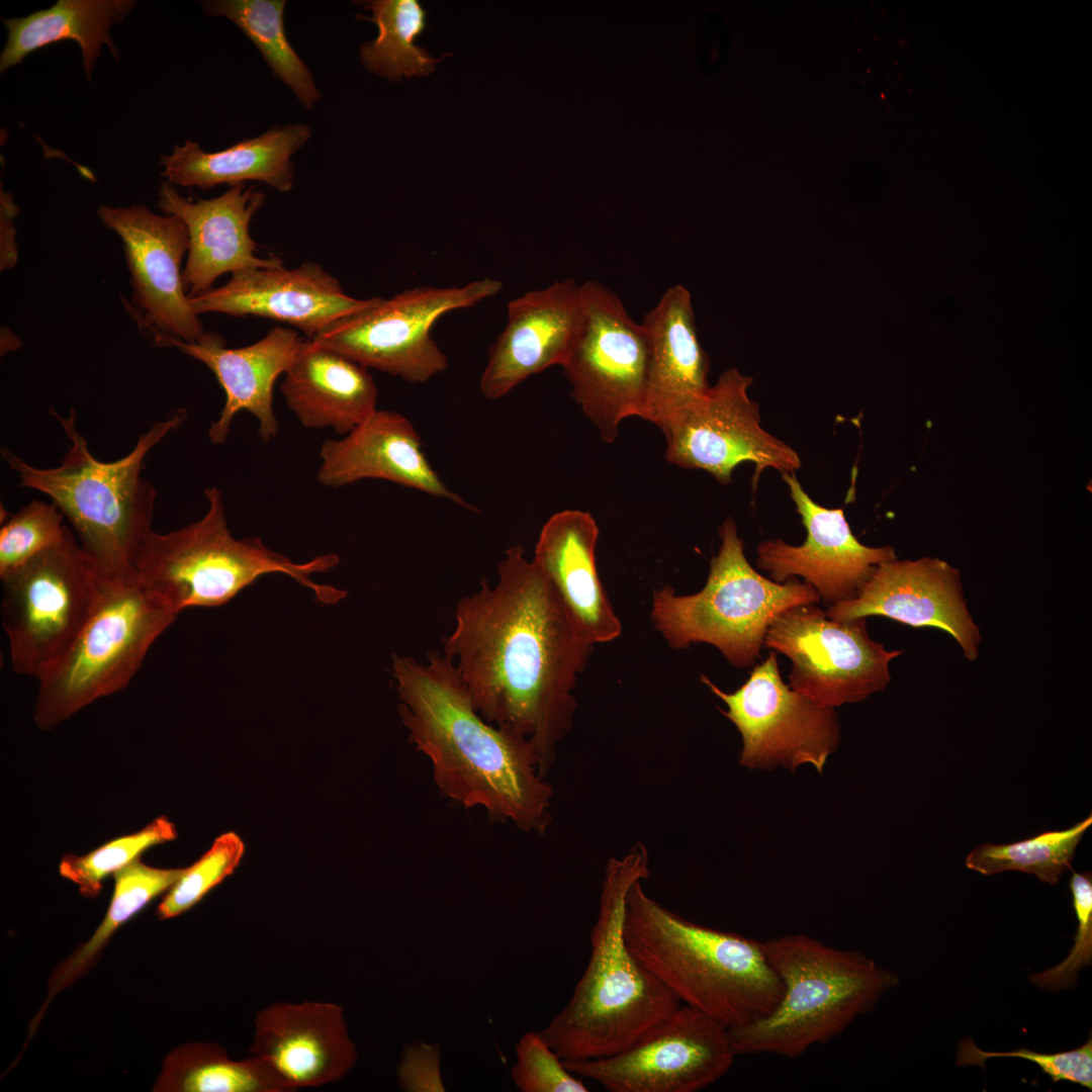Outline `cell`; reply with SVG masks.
Wrapping results in <instances>:
<instances>
[{"instance_id": "6da1fadb", "label": "cell", "mask_w": 1092, "mask_h": 1092, "mask_svg": "<svg viewBox=\"0 0 1092 1092\" xmlns=\"http://www.w3.org/2000/svg\"><path fill=\"white\" fill-rule=\"evenodd\" d=\"M443 653L489 723L532 743L542 777L572 725L577 677L594 645L520 545L505 551L497 580L462 597Z\"/></svg>"}, {"instance_id": "7a4b0ae2", "label": "cell", "mask_w": 1092, "mask_h": 1092, "mask_svg": "<svg viewBox=\"0 0 1092 1092\" xmlns=\"http://www.w3.org/2000/svg\"><path fill=\"white\" fill-rule=\"evenodd\" d=\"M398 714L431 764L440 794L492 822L542 835L552 822V789L525 736L487 722L452 660L431 651L426 662L392 655Z\"/></svg>"}, {"instance_id": "3957f363", "label": "cell", "mask_w": 1092, "mask_h": 1092, "mask_svg": "<svg viewBox=\"0 0 1092 1092\" xmlns=\"http://www.w3.org/2000/svg\"><path fill=\"white\" fill-rule=\"evenodd\" d=\"M648 853L635 845L606 867L592 951L568 1003L540 1031L563 1061L614 1055L681 1003L631 952L624 936L626 897L649 876Z\"/></svg>"}, {"instance_id": "277c9868", "label": "cell", "mask_w": 1092, "mask_h": 1092, "mask_svg": "<svg viewBox=\"0 0 1092 1092\" xmlns=\"http://www.w3.org/2000/svg\"><path fill=\"white\" fill-rule=\"evenodd\" d=\"M69 440L59 466L39 468L3 446L1 455L17 473L19 485L47 494L71 523L82 547L107 582L138 579L136 561L151 534L157 491L144 478L150 451L187 420L178 408L140 435L134 447L114 461L97 459L77 428L76 412L68 417L51 410Z\"/></svg>"}, {"instance_id": "5b68a950", "label": "cell", "mask_w": 1092, "mask_h": 1092, "mask_svg": "<svg viewBox=\"0 0 1092 1092\" xmlns=\"http://www.w3.org/2000/svg\"><path fill=\"white\" fill-rule=\"evenodd\" d=\"M624 936L634 957L681 1004L727 1029L768 1015L784 994L757 941L700 925L649 897L642 881L628 891Z\"/></svg>"}, {"instance_id": "8992f818", "label": "cell", "mask_w": 1092, "mask_h": 1092, "mask_svg": "<svg viewBox=\"0 0 1092 1092\" xmlns=\"http://www.w3.org/2000/svg\"><path fill=\"white\" fill-rule=\"evenodd\" d=\"M761 947L784 994L768 1015L727 1029L736 1056L799 1058L841 1034L899 984L896 974L862 952L805 933L761 941Z\"/></svg>"}, {"instance_id": "52a82bcc", "label": "cell", "mask_w": 1092, "mask_h": 1092, "mask_svg": "<svg viewBox=\"0 0 1092 1092\" xmlns=\"http://www.w3.org/2000/svg\"><path fill=\"white\" fill-rule=\"evenodd\" d=\"M204 495L207 510L200 520L164 534L152 531L136 561L139 581L177 616L188 608L224 605L272 573L290 576L325 605L347 597L344 589L311 579L312 574L336 567L338 555L297 563L268 548L259 537L237 539L228 527L222 491L212 486Z\"/></svg>"}, {"instance_id": "ba28073f", "label": "cell", "mask_w": 1092, "mask_h": 1092, "mask_svg": "<svg viewBox=\"0 0 1092 1092\" xmlns=\"http://www.w3.org/2000/svg\"><path fill=\"white\" fill-rule=\"evenodd\" d=\"M719 535L721 546L705 586L689 596H677L668 585L654 590L651 619L671 648L708 643L732 665L749 667L760 657L770 623L790 608L819 603L820 597L805 581L779 583L755 571L732 518Z\"/></svg>"}, {"instance_id": "9c48e42d", "label": "cell", "mask_w": 1092, "mask_h": 1092, "mask_svg": "<svg viewBox=\"0 0 1092 1092\" xmlns=\"http://www.w3.org/2000/svg\"><path fill=\"white\" fill-rule=\"evenodd\" d=\"M177 615L139 579L106 581L104 594L65 654L39 680L34 721L55 728L99 698L124 689Z\"/></svg>"}, {"instance_id": "30bf717a", "label": "cell", "mask_w": 1092, "mask_h": 1092, "mask_svg": "<svg viewBox=\"0 0 1092 1092\" xmlns=\"http://www.w3.org/2000/svg\"><path fill=\"white\" fill-rule=\"evenodd\" d=\"M1 581V622L11 666L39 681L88 622L106 580L68 527L61 542Z\"/></svg>"}, {"instance_id": "8fae6325", "label": "cell", "mask_w": 1092, "mask_h": 1092, "mask_svg": "<svg viewBox=\"0 0 1092 1092\" xmlns=\"http://www.w3.org/2000/svg\"><path fill=\"white\" fill-rule=\"evenodd\" d=\"M502 288L499 280L482 278L463 286H419L389 298L374 297L370 305L310 341L366 368L425 383L448 367L446 354L431 335L434 324L448 312L475 306Z\"/></svg>"}, {"instance_id": "7c38bea8", "label": "cell", "mask_w": 1092, "mask_h": 1092, "mask_svg": "<svg viewBox=\"0 0 1092 1092\" xmlns=\"http://www.w3.org/2000/svg\"><path fill=\"white\" fill-rule=\"evenodd\" d=\"M581 292L580 325L562 368L571 396L600 437L613 443L624 419L644 417L649 341L642 324L608 287L589 280Z\"/></svg>"}, {"instance_id": "4fadbf2b", "label": "cell", "mask_w": 1092, "mask_h": 1092, "mask_svg": "<svg viewBox=\"0 0 1092 1092\" xmlns=\"http://www.w3.org/2000/svg\"><path fill=\"white\" fill-rule=\"evenodd\" d=\"M763 645L790 658L792 690L831 709L883 691L891 680V660L902 653L874 641L866 618L834 621L814 604L781 613Z\"/></svg>"}, {"instance_id": "5bb4252c", "label": "cell", "mask_w": 1092, "mask_h": 1092, "mask_svg": "<svg viewBox=\"0 0 1092 1092\" xmlns=\"http://www.w3.org/2000/svg\"><path fill=\"white\" fill-rule=\"evenodd\" d=\"M701 680L727 706L722 713L742 737L739 763L749 769L791 771L803 764L822 772L840 742L834 709L821 707L787 686L777 652L756 665L735 692L725 693L706 675Z\"/></svg>"}, {"instance_id": "9a60e30c", "label": "cell", "mask_w": 1092, "mask_h": 1092, "mask_svg": "<svg viewBox=\"0 0 1092 1092\" xmlns=\"http://www.w3.org/2000/svg\"><path fill=\"white\" fill-rule=\"evenodd\" d=\"M735 1057L725 1026L680 1004L624 1050L563 1063L610 1092H697L727 1074Z\"/></svg>"}, {"instance_id": "2e32d148", "label": "cell", "mask_w": 1092, "mask_h": 1092, "mask_svg": "<svg viewBox=\"0 0 1092 1092\" xmlns=\"http://www.w3.org/2000/svg\"><path fill=\"white\" fill-rule=\"evenodd\" d=\"M753 379L729 368L708 392L660 430L666 458L679 467L709 472L723 484L743 462L753 463V486L766 468L794 473L798 453L760 425L758 404L748 395Z\"/></svg>"}, {"instance_id": "e0dca14e", "label": "cell", "mask_w": 1092, "mask_h": 1092, "mask_svg": "<svg viewBox=\"0 0 1092 1092\" xmlns=\"http://www.w3.org/2000/svg\"><path fill=\"white\" fill-rule=\"evenodd\" d=\"M98 216L122 240L138 322L154 338L198 341L205 332L182 279L181 262L189 245L183 221L155 214L144 205H102Z\"/></svg>"}, {"instance_id": "ac0fdd59", "label": "cell", "mask_w": 1092, "mask_h": 1092, "mask_svg": "<svg viewBox=\"0 0 1092 1092\" xmlns=\"http://www.w3.org/2000/svg\"><path fill=\"white\" fill-rule=\"evenodd\" d=\"M783 478L807 530V539L801 546L781 539L758 545L757 565L768 571L774 581L782 583L792 576H802L820 600L831 606L853 599L878 565L897 559L890 546L861 544L851 532L844 511L816 504L794 473H784Z\"/></svg>"}, {"instance_id": "d6986e66", "label": "cell", "mask_w": 1092, "mask_h": 1092, "mask_svg": "<svg viewBox=\"0 0 1092 1092\" xmlns=\"http://www.w3.org/2000/svg\"><path fill=\"white\" fill-rule=\"evenodd\" d=\"M826 616L840 622L882 616L911 627H936L956 639L967 659L979 655L980 629L968 611L960 572L937 558L878 565L853 599L831 605Z\"/></svg>"}, {"instance_id": "ffe728a7", "label": "cell", "mask_w": 1092, "mask_h": 1092, "mask_svg": "<svg viewBox=\"0 0 1092 1092\" xmlns=\"http://www.w3.org/2000/svg\"><path fill=\"white\" fill-rule=\"evenodd\" d=\"M373 299L345 293L337 278L321 265L306 262L293 269L279 266L238 271L225 284L190 297V303L198 315L219 312L266 317L288 324L311 340Z\"/></svg>"}, {"instance_id": "44dd1931", "label": "cell", "mask_w": 1092, "mask_h": 1092, "mask_svg": "<svg viewBox=\"0 0 1092 1092\" xmlns=\"http://www.w3.org/2000/svg\"><path fill=\"white\" fill-rule=\"evenodd\" d=\"M582 313L581 284L573 279L528 291L507 304V324L488 350L479 388L498 399L520 383L567 360Z\"/></svg>"}, {"instance_id": "7402d4cb", "label": "cell", "mask_w": 1092, "mask_h": 1092, "mask_svg": "<svg viewBox=\"0 0 1092 1092\" xmlns=\"http://www.w3.org/2000/svg\"><path fill=\"white\" fill-rule=\"evenodd\" d=\"M264 202L265 194L246 184L230 186L217 197L197 201L183 197L168 182L161 184L159 208L180 218L188 232L182 279L189 297L210 290L222 274L282 266L277 257H259L250 235L251 219Z\"/></svg>"}, {"instance_id": "603a6c76", "label": "cell", "mask_w": 1092, "mask_h": 1092, "mask_svg": "<svg viewBox=\"0 0 1092 1092\" xmlns=\"http://www.w3.org/2000/svg\"><path fill=\"white\" fill-rule=\"evenodd\" d=\"M302 340L293 329L276 327L261 340L241 348H228L214 332L204 333L196 342L157 337L159 346L175 347L202 362L215 375L225 394L219 417L210 424L208 438L213 445L225 443L235 416L247 411L259 422L258 435L268 443L278 435L273 407L276 380L290 368Z\"/></svg>"}, {"instance_id": "cb8c5ba5", "label": "cell", "mask_w": 1092, "mask_h": 1092, "mask_svg": "<svg viewBox=\"0 0 1092 1092\" xmlns=\"http://www.w3.org/2000/svg\"><path fill=\"white\" fill-rule=\"evenodd\" d=\"M250 1054L265 1061L292 1091L340 1080L358 1058L343 1008L328 1002L274 1003L262 1009Z\"/></svg>"}, {"instance_id": "d4e9b609", "label": "cell", "mask_w": 1092, "mask_h": 1092, "mask_svg": "<svg viewBox=\"0 0 1092 1092\" xmlns=\"http://www.w3.org/2000/svg\"><path fill=\"white\" fill-rule=\"evenodd\" d=\"M316 478L341 487L363 479H382L469 508L431 465L421 436L401 414L377 410L338 440L321 446Z\"/></svg>"}, {"instance_id": "484cf974", "label": "cell", "mask_w": 1092, "mask_h": 1092, "mask_svg": "<svg viewBox=\"0 0 1092 1092\" xmlns=\"http://www.w3.org/2000/svg\"><path fill=\"white\" fill-rule=\"evenodd\" d=\"M599 527L580 510H563L542 527L533 561L544 572L572 622L590 644L622 632L596 566Z\"/></svg>"}, {"instance_id": "4316f807", "label": "cell", "mask_w": 1092, "mask_h": 1092, "mask_svg": "<svg viewBox=\"0 0 1092 1092\" xmlns=\"http://www.w3.org/2000/svg\"><path fill=\"white\" fill-rule=\"evenodd\" d=\"M650 347L644 420L662 428L709 390L710 359L698 338L692 296L669 287L643 321Z\"/></svg>"}, {"instance_id": "83f0119b", "label": "cell", "mask_w": 1092, "mask_h": 1092, "mask_svg": "<svg viewBox=\"0 0 1092 1092\" xmlns=\"http://www.w3.org/2000/svg\"><path fill=\"white\" fill-rule=\"evenodd\" d=\"M281 391L306 429L347 435L377 411L378 390L367 368L310 340L302 342Z\"/></svg>"}, {"instance_id": "f1b7e54d", "label": "cell", "mask_w": 1092, "mask_h": 1092, "mask_svg": "<svg viewBox=\"0 0 1092 1092\" xmlns=\"http://www.w3.org/2000/svg\"><path fill=\"white\" fill-rule=\"evenodd\" d=\"M311 136L308 124L275 126L218 152H205L191 141L175 146L162 156V176L170 184L209 189L219 184L235 186L248 181L263 182L280 191L293 187L291 157Z\"/></svg>"}, {"instance_id": "f546056e", "label": "cell", "mask_w": 1092, "mask_h": 1092, "mask_svg": "<svg viewBox=\"0 0 1092 1092\" xmlns=\"http://www.w3.org/2000/svg\"><path fill=\"white\" fill-rule=\"evenodd\" d=\"M134 5L132 0H58L50 8L26 17L3 19L8 36L0 56V72L20 64L42 47L71 39L80 46L84 71L90 80L103 44L119 60L110 27L123 20Z\"/></svg>"}, {"instance_id": "4dcf8cb0", "label": "cell", "mask_w": 1092, "mask_h": 1092, "mask_svg": "<svg viewBox=\"0 0 1092 1092\" xmlns=\"http://www.w3.org/2000/svg\"><path fill=\"white\" fill-rule=\"evenodd\" d=\"M153 1091L287 1092L285 1081L262 1059H230L214 1043L194 1042L173 1050L165 1059Z\"/></svg>"}, {"instance_id": "1f68e13d", "label": "cell", "mask_w": 1092, "mask_h": 1092, "mask_svg": "<svg viewBox=\"0 0 1092 1092\" xmlns=\"http://www.w3.org/2000/svg\"><path fill=\"white\" fill-rule=\"evenodd\" d=\"M184 869H159L146 864L141 857L113 874L114 891L107 913L92 937L82 944L52 974L47 1000L32 1020L30 1034L37 1027L51 1000L88 972L99 958L115 930L142 910L158 895L168 891Z\"/></svg>"}, {"instance_id": "d6a6232c", "label": "cell", "mask_w": 1092, "mask_h": 1092, "mask_svg": "<svg viewBox=\"0 0 1092 1092\" xmlns=\"http://www.w3.org/2000/svg\"><path fill=\"white\" fill-rule=\"evenodd\" d=\"M285 0L204 1L208 16H223L235 23L259 51L273 75L293 92L300 104L312 109L322 99L314 77L291 47L284 28Z\"/></svg>"}, {"instance_id": "836d02e7", "label": "cell", "mask_w": 1092, "mask_h": 1092, "mask_svg": "<svg viewBox=\"0 0 1092 1092\" xmlns=\"http://www.w3.org/2000/svg\"><path fill=\"white\" fill-rule=\"evenodd\" d=\"M371 17L358 15L378 27L377 37L360 47L364 68L380 77L398 81L402 77L432 73L439 59L432 58L415 42L427 28V11L418 0H373L364 2Z\"/></svg>"}, {"instance_id": "e575fe53", "label": "cell", "mask_w": 1092, "mask_h": 1092, "mask_svg": "<svg viewBox=\"0 0 1092 1092\" xmlns=\"http://www.w3.org/2000/svg\"><path fill=\"white\" fill-rule=\"evenodd\" d=\"M1091 824L1089 815L1065 830L1045 831L1008 844L983 843L967 855L965 864L985 876L1017 871L1057 885L1062 875L1072 870L1076 848Z\"/></svg>"}, {"instance_id": "d590c367", "label": "cell", "mask_w": 1092, "mask_h": 1092, "mask_svg": "<svg viewBox=\"0 0 1092 1092\" xmlns=\"http://www.w3.org/2000/svg\"><path fill=\"white\" fill-rule=\"evenodd\" d=\"M177 837L175 825L166 817L155 818L143 829L114 838L84 854H65L60 862V875L76 884L82 896L95 898L103 880L113 875L149 848L172 841Z\"/></svg>"}, {"instance_id": "8d00e7d4", "label": "cell", "mask_w": 1092, "mask_h": 1092, "mask_svg": "<svg viewBox=\"0 0 1092 1092\" xmlns=\"http://www.w3.org/2000/svg\"><path fill=\"white\" fill-rule=\"evenodd\" d=\"M54 503L32 499L5 520L0 530V578L61 542L68 530Z\"/></svg>"}, {"instance_id": "74e56055", "label": "cell", "mask_w": 1092, "mask_h": 1092, "mask_svg": "<svg viewBox=\"0 0 1092 1092\" xmlns=\"http://www.w3.org/2000/svg\"><path fill=\"white\" fill-rule=\"evenodd\" d=\"M245 845L241 837L226 832L215 838L210 848L185 868L157 908L160 919L178 916L196 905L207 893L231 876L241 862Z\"/></svg>"}, {"instance_id": "f35d334b", "label": "cell", "mask_w": 1092, "mask_h": 1092, "mask_svg": "<svg viewBox=\"0 0 1092 1092\" xmlns=\"http://www.w3.org/2000/svg\"><path fill=\"white\" fill-rule=\"evenodd\" d=\"M512 1078L521 1092L588 1091L538 1031H526L520 1037Z\"/></svg>"}, {"instance_id": "ab89813d", "label": "cell", "mask_w": 1092, "mask_h": 1092, "mask_svg": "<svg viewBox=\"0 0 1092 1092\" xmlns=\"http://www.w3.org/2000/svg\"><path fill=\"white\" fill-rule=\"evenodd\" d=\"M1069 888L1077 917L1074 943L1066 959L1056 967L1029 976L1030 982L1052 992L1071 988L1078 973L1092 962V876L1091 872L1076 873L1070 879Z\"/></svg>"}, {"instance_id": "60d3db41", "label": "cell", "mask_w": 1092, "mask_h": 1092, "mask_svg": "<svg viewBox=\"0 0 1092 1092\" xmlns=\"http://www.w3.org/2000/svg\"><path fill=\"white\" fill-rule=\"evenodd\" d=\"M992 1058H1020L1035 1063L1053 1083L1065 1080L1092 1089V1039L1078 1049L1043 1054L1020 1048L1013 1052H986L969 1037L962 1039L957 1053L958 1066H984Z\"/></svg>"}, {"instance_id": "b9f144b4", "label": "cell", "mask_w": 1092, "mask_h": 1092, "mask_svg": "<svg viewBox=\"0 0 1092 1092\" xmlns=\"http://www.w3.org/2000/svg\"><path fill=\"white\" fill-rule=\"evenodd\" d=\"M440 1048L437 1043L418 1040L405 1046L397 1068L399 1086L404 1091H445L440 1070Z\"/></svg>"}, {"instance_id": "7bdbcfd3", "label": "cell", "mask_w": 1092, "mask_h": 1092, "mask_svg": "<svg viewBox=\"0 0 1092 1092\" xmlns=\"http://www.w3.org/2000/svg\"><path fill=\"white\" fill-rule=\"evenodd\" d=\"M0 209V266L3 270L14 266L17 260L13 219L18 212V207L10 193L1 191Z\"/></svg>"}]
</instances>
